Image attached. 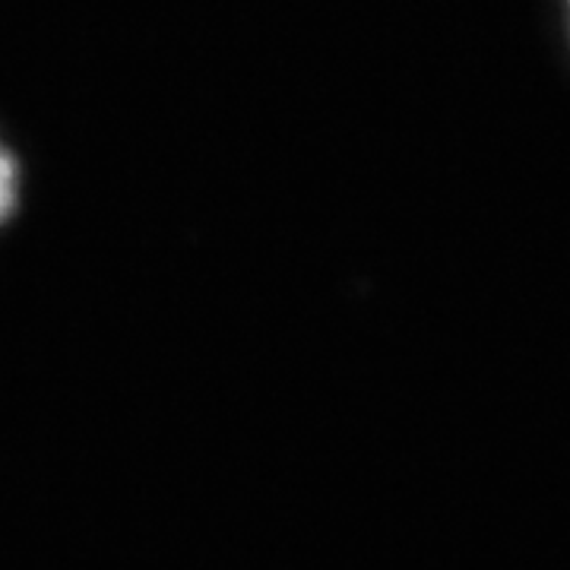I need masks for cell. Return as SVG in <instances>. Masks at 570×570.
Here are the masks:
<instances>
[{
	"label": "cell",
	"mask_w": 570,
	"mask_h": 570,
	"mask_svg": "<svg viewBox=\"0 0 570 570\" xmlns=\"http://www.w3.org/2000/svg\"><path fill=\"white\" fill-rule=\"evenodd\" d=\"M22 204V165L20 156L0 140V228L10 223Z\"/></svg>",
	"instance_id": "obj_1"
}]
</instances>
